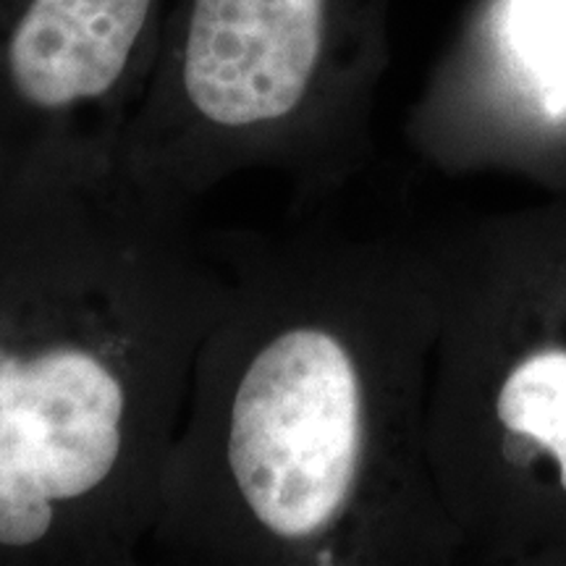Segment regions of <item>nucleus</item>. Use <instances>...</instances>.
Returning a JSON list of instances; mask_svg holds the SVG:
<instances>
[{
  "label": "nucleus",
  "mask_w": 566,
  "mask_h": 566,
  "mask_svg": "<svg viewBox=\"0 0 566 566\" xmlns=\"http://www.w3.org/2000/svg\"><path fill=\"white\" fill-rule=\"evenodd\" d=\"M504 40L551 108H566V0H506Z\"/></svg>",
  "instance_id": "423d86ee"
},
{
  "label": "nucleus",
  "mask_w": 566,
  "mask_h": 566,
  "mask_svg": "<svg viewBox=\"0 0 566 566\" xmlns=\"http://www.w3.org/2000/svg\"><path fill=\"white\" fill-rule=\"evenodd\" d=\"M378 0H179L116 168L192 210L233 176H334L373 55Z\"/></svg>",
  "instance_id": "7ed1b4c3"
},
{
  "label": "nucleus",
  "mask_w": 566,
  "mask_h": 566,
  "mask_svg": "<svg viewBox=\"0 0 566 566\" xmlns=\"http://www.w3.org/2000/svg\"><path fill=\"white\" fill-rule=\"evenodd\" d=\"M210 242L229 294L197 352L150 548L197 566L349 562L378 467L357 275L292 233Z\"/></svg>",
  "instance_id": "f03ea898"
},
{
  "label": "nucleus",
  "mask_w": 566,
  "mask_h": 566,
  "mask_svg": "<svg viewBox=\"0 0 566 566\" xmlns=\"http://www.w3.org/2000/svg\"><path fill=\"white\" fill-rule=\"evenodd\" d=\"M512 433L546 446L566 491V352H541L509 373L495 401Z\"/></svg>",
  "instance_id": "39448f33"
},
{
  "label": "nucleus",
  "mask_w": 566,
  "mask_h": 566,
  "mask_svg": "<svg viewBox=\"0 0 566 566\" xmlns=\"http://www.w3.org/2000/svg\"><path fill=\"white\" fill-rule=\"evenodd\" d=\"M166 0H0V184L116 166Z\"/></svg>",
  "instance_id": "20e7f679"
},
{
  "label": "nucleus",
  "mask_w": 566,
  "mask_h": 566,
  "mask_svg": "<svg viewBox=\"0 0 566 566\" xmlns=\"http://www.w3.org/2000/svg\"><path fill=\"white\" fill-rule=\"evenodd\" d=\"M229 275L116 166L0 184V562L134 566Z\"/></svg>",
  "instance_id": "f257e3e1"
}]
</instances>
